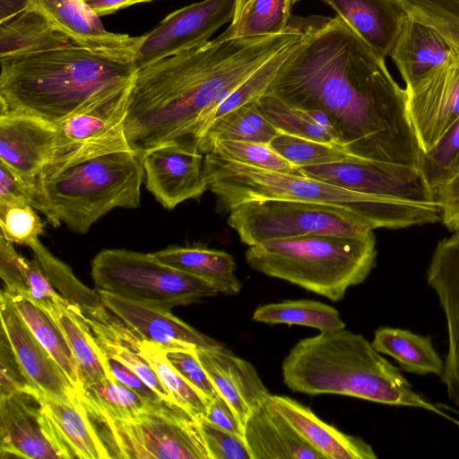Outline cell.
Instances as JSON below:
<instances>
[{
	"label": "cell",
	"mask_w": 459,
	"mask_h": 459,
	"mask_svg": "<svg viewBox=\"0 0 459 459\" xmlns=\"http://www.w3.org/2000/svg\"><path fill=\"white\" fill-rule=\"evenodd\" d=\"M295 26L302 36L264 93L324 112L351 155L419 168L407 93L385 59L339 16Z\"/></svg>",
	"instance_id": "obj_1"
},
{
	"label": "cell",
	"mask_w": 459,
	"mask_h": 459,
	"mask_svg": "<svg viewBox=\"0 0 459 459\" xmlns=\"http://www.w3.org/2000/svg\"><path fill=\"white\" fill-rule=\"evenodd\" d=\"M302 33L217 38L137 70L126 118L131 149L142 155L173 142H195L221 100ZM198 145V144H197Z\"/></svg>",
	"instance_id": "obj_2"
},
{
	"label": "cell",
	"mask_w": 459,
	"mask_h": 459,
	"mask_svg": "<svg viewBox=\"0 0 459 459\" xmlns=\"http://www.w3.org/2000/svg\"><path fill=\"white\" fill-rule=\"evenodd\" d=\"M0 64V110L53 125L128 88L137 72L75 44Z\"/></svg>",
	"instance_id": "obj_3"
},
{
	"label": "cell",
	"mask_w": 459,
	"mask_h": 459,
	"mask_svg": "<svg viewBox=\"0 0 459 459\" xmlns=\"http://www.w3.org/2000/svg\"><path fill=\"white\" fill-rule=\"evenodd\" d=\"M284 384L307 394H339L422 409L455 421L424 396L363 335L345 328L297 342L282 363Z\"/></svg>",
	"instance_id": "obj_4"
},
{
	"label": "cell",
	"mask_w": 459,
	"mask_h": 459,
	"mask_svg": "<svg viewBox=\"0 0 459 459\" xmlns=\"http://www.w3.org/2000/svg\"><path fill=\"white\" fill-rule=\"evenodd\" d=\"M208 190L230 212L247 202L289 200L342 208L372 230H399L441 221L439 205L377 197L304 175L272 171L230 161L212 153L204 159Z\"/></svg>",
	"instance_id": "obj_5"
},
{
	"label": "cell",
	"mask_w": 459,
	"mask_h": 459,
	"mask_svg": "<svg viewBox=\"0 0 459 459\" xmlns=\"http://www.w3.org/2000/svg\"><path fill=\"white\" fill-rule=\"evenodd\" d=\"M376 238L308 235L249 247L246 262L254 270L315 292L332 301L365 281L376 265Z\"/></svg>",
	"instance_id": "obj_6"
},
{
	"label": "cell",
	"mask_w": 459,
	"mask_h": 459,
	"mask_svg": "<svg viewBox=\"0 0 459 459\" xmlns=\"http://www.w3.org/2000/svg\"><path fill=\"white\" fill-rule=\"evenodd\" d=\"M143 158L133 150L111 152L44 179L39 212L55 227L63 222L85 234L111 210L137 208L144 178Z\"/></svg>",
	"instance_id": "obj_7"
},
{
	"label": "cell",
	"mask_w": 459,
	"mask_h": 459,
	"mask_svg": "<svg viewBox=\"0 0 459 459\" xmlns=\"http://www.w3.org/2000/svg\"><path fill=\"white\" fill-rule=\"evenodd\" d=\"M98 290L168 309L219 294L212 283L157 260L152 253L104 249L91 261Z\"/></svg>",
	"instance_id": "obj_8"
},
{
	"label": "cell",
	"mask_w": 459,
	"mask_h": 459,
	"mask_svg": "<svg viewBox=\"0 0 459 459\" xmlns=\"http://www.w3.org/2000/svg\"><path fill=\"white\" fill-rule=\"evenodd\" d=\"M85 411L109 458L210 459L198 420L180 408L147 410L131 419Z\"/></svg>",
	"instance_id": "obj_9"
},
{
	"label": "cell",
	"mask_w": 459,
	"mask_h": 459,
	"mask_svg": "<svg viewBox=\"0 0 459 459\" xmlns=\"http://www.w3.org/2000/svg\"><path fill=\"white\" fill-rule=\"evenodd\" d=\"M228 224L248 247L308 235L361 237L374 230L337 206L274 199L250 201L232 208Z\"/></svg>",
	"instance_id": "obj_10"
},
{
	"label": "cell",
	"mask_w": 459,
	"mask_h": 459,
	"mask_svg": "<svg viewBox=\"0 0 459 459\" xmlns=\"http://www.w3.org/2000/svg\"><path fill=\"white\" fill-rule=\"evenodd\" d=\"M132 86L55 125V147L42 181L87 160L132 150L125 129Z\"/></svg>",
	"instance_id": "obj_11"
},
{
	"label": "cell",
	"mask_w": 459,
	"mask_h": 459,
	"mask_svg": "<svg viewBox=\"0 0 459 459\" xmlns=\"http://www.w3.org/2000/svg\"><path fill=\"white\" fill-rule=\"evenodd\" d=\"M299 171L301 175L360 194L409 203L437 204L420 169L412 166L356 158L300 167Z\"/></svg>",
	"instance_id": "obj_12"
},
{
	"label": "cell",
	"mask_w": 459,
	"mask_h": 459,
	"mask_svg": "<svg viewBox=\"0 0 459 459\" xmlns=\"http://www.w3.org/2000/svg\"><path fill=\"white\" fill-rule=\"evenodd\" d=\"M236 0H203L169 13L142 36L134 64L136 70L210 40L221 26L232 22Z\"/></svg>",
	"instance_id": "obj_13"
},
{
	"label": "cell",
	"mask_w": 459,
	"mask_h": 459,
	"mask_svg": "<svg viewBox=\"0 0 459 459\" xmlns=\"http://www.w3.org/2000/svg\"><path fill=\"white\" fill-rule=\"evenodd\" d=\"M56 126L39 118L0 110V163L27 188L39 211L44 169L53 152Z\"/></svg>",
	"instance_id": "obj_14"
},
{
	"label": "cell",
	"mask_w": 459,
	"mask_h": 459,
	"mask_svg": "<svg viewBox=\"0 0 459 459\" xmlns=\"http://www.w3.org/2000/svg\"><path fill=\"white\" fill-rule=\"evenodd\" d=\"M0 454L3 458L69 459L44 410L39 392L0 395Z\"/></svg>",
	"instance_id": "obj_15"
},
{
	"label": "cell",
	"mask_w": 459,
	"mask_h": 459,
	"mask_svg": "<svg viewBox=\"0 0 459 459\" xmlns=\"http://www.w3.org/2000/svg\"><path fill=\"white\" fill-rule=\"evenodd\" d=\"M407 109L423 152L459 120V57L405 87Z\"/></svg>",
	"instance_id": "obj_16"
},
{
	"label": "cell",
	"mask_w": 459,
	"mask_h": 459,
	"mask_svg": "<svg viewBox=\"0 0 459 459\" xmlns=\"http://www.w3.org/2000/svg\"><path fill=\"white\" fill-rule=\"evenodd\" d=\"M204 156L195 142H173L143 158L145 186L166 209L199 198L208 190Z\"/></svg>",
	"instance_id": "obj_17"
},
{
	"label": "cell",
	"mask_w": 459,
	"mask_h": 459,
	"mask_svg": "<svg viewBox=\"0 0 459 459\" xmlns=\"http://www.w3.org/2000/svg\"><path fill=\"white\" fill-rule=\"evenodd\" d=\"M436 246L427 270V282L443 310L447 353L440 377L449 400L459 409V230Z\"/></svg>",
	"instance_id": "obj_18"
},
{
	"label": "cell",
	"mask_w": 459,
	"mask_h": 459,
	"mask_svg": "<svg viewBox=\"0 0 459 459\" xmlns=\"http://www.w3.org/2000/svg\"><path fill=\"white\" fill-rule=\"evenodd\" d=\"M80 47L116 59L133 62L142 36L114 33L83 0H25Z\"/></svg>",
	"instance_id": "obj_19"
},
{
	"label": "cell",
	"mask_w": 459,
	"mask_h": 459,
	"mask_svg": "<svg viewBox=\"0 0 459 459\" xmlns=\"http://www.w3.org/2000/svg\"><path fill=\"white\" fill-rule=\"evenodd\" d=\"M97 292L105 307L141 339L156 343L167 351H197L223 346L175 316L170 310L133 301L98 289Z\"/></svg>",
	"instance_id": "obj_20"
},
{
	"label": "cell",
	"mask_w": 459,
	"mask_h": 459,
	"mask_svg": "<svg viewBox=\"0 0 459 459\" xmlns=\"http://www.w3.org/2000/svg\"><path fill=\"white\" fill-rule=\"evenodd\" d=\"M0 318L14 355L30 384L39 393L64 400L78 398L63 369L31 333L9 298L1 291Z\"/></svg>",
	"instance_id": "obj_21"
},
{
	"label": "cell",
	"mask_w": 459,
	"mask_h": 459,
	"mask_svg": "<svg viewBox=\"0 0 459 459\" xmlns=\"http://www.w3.org/2000/svg\"><path fill=\"white\" fill-rule=\"evenodd\" d=\"M196 354L218 394L229 403L245 427L250 414L270 395L257 371L224 346L197 350Z\"/></svg>",
	"instance_id": "obj_22"
},
{
	"label": "cell",
	"mask_w": 459,
	"mask_h": 459,
	"mask_svg": "<svg viewBox=\"0 0 459 459\" xmlns=\"http://www.w3.org/2000/svg\"><path fill=\"white\" fill-rule=\"evenodd\" d=\"M278 411L312 448L325 459H376L372 446L361 437L347 435L320 420L296 400L270 394L264 402Z\"/></svg>",
	"instance_id": "obj_23"
},
{
	"label": "cell",
	"mask_w": 459,
	"mask_h": 459,
	"mask_svg": "<svg viewBox=\"0 0 459 459\" xmlns=\"http://www.w3.org/2000/svg\"><path fill=\"white\" fill-rule=\"evenodd\" d=\"M379 56L395 45L409 13L399 0H322Z\"/></svg>",
	"instance_id": "obj_24"
},
{
	"label": "cell",
	"mask_w": 459,
	"mask_h": 459,
	"mask_svg": "<svg viewBox=\"0 0 459 459\" xmlns=\"http://www.w3.org/2000/svg\"><path fill=\"white\" fill-rule=\"evenodd\" d=\"M390 56L406 87L459 57L437 30L411 16L404 22Z\"/></svg>",
	"instance_id": "obj_25"
},
{
	"label": "cell",
	"mask_w": 459,
	"mask_h": 459,
	"mask_svg": "<svg viewBox=\"0 0 459 459\" xmlns=\"http://www.w3.org/2000/svg\"><path fill=\"white\" fill-rule=\"evenodd\" d=\"M244 429L252 459H325L265 403L250 414Z\"/></svg>",
	"instance_id": "obj_26"
},
{
	"label": "cell",
	"mask_w": 459,
	"mask_h": 459,
	"mask_svg": "<svg viewBox=\"0 0 459 459\" xmlns=\"http://www.w3.org/2000/svg\"><path fill=\"white\" fill-rule=\"evenodd\" d=\"M74 44L44 14L31 7L0 22V63Z\"/></svg>",
	"instance_id": "obj_27"
},
{
	"label": "cell",
	"mask_w": 459,
	"mask_h": 459,
	"mask_svg": "<svg viewBox=\"0 0 459 459\" xmlns=\"http://www.w3.org/2000/svg\"><path fill=\"white\" fill-rule=\"evenodd\" d=\"M44 308L57 323L67 341L78 368L82 388L115 379L81 309L65 298L56 299Z\"/></svg>",
	"instance_id": "obj_28"
},
{
	"label": "cell",
	"mask_w": 459,
	"mask_h": 459,
	"mask_svg": "<svg viewBox=\"0 0 459 459\" xmlns=\"http://www.w3.org/2000/svg\"><path fill=\"white\" fill-rule=\"evenodd\" d=\"M43 410L69 459H109L78 398L64 400L39 393Z\"/></svg>",
	"instance_id": "obj_29"
},
{
	"label": "cell",
	"mask_w": 459,
	"mask_h": 459,
	"mask_svg": "<svg viewBox=\"0 0 459 459\" xmlns=\"http://www.w3.org/2000/svg\"><path fill=\"white\" fill-rule=\"evenodd\" d=\"M152 254L163 264L212 283L220 293L235 295L241 289L235 260L225 251L173 246Z\"/></svg>",
	"instance_id": "obj_30"
},
{
	"label": "cell",
	"mask_w": 459,
	"mask_h": 459,
	"mask_svg": "<svg viewBox=\"0 0 459 459\" xmlns=\"http://www.w3.org/2000/svg\"><path fill=\"white\" fill-rule=\"evenodd\" d=\"M372 346L393 358L404 372L441 377L445 361L433 346L430 336L410 330L382 326L375 330Z\"/></svg>",
	"instance_id": "obj_31"
},
{
	"label": "cell",
	"mask_w": 459,
	"mask_h": 459,
	"mask_svg": "<svg viewBox=\"0 0 459 459\" xmlns=\"http://www.w3.org/2000/svg\"><path fill=\"white\" fill-rule=\"evenodd\" d=\"M2 291L9 298L36 339L63 369L79 394L82 382L78 368L57 323L43 307L30 298L6 288Z\"/></svg>",
	"instance_id": "obj_32"
},
{
	"label": "cell",
	"mask_w": 459,
	"mask_h": 459,
	"mask_svg": "<svg viewBox=\"0 0 459 459\" xmlns=\"http://www.w3.org/2000/svg\"><path fill=\"white\" fill-rule=\"evenodd\" d=\"M0 275L6 289L20 292L43 307L63 298L53 287L38 260H27L0 237Z\"/></svg>",
	"instance_id": "obj_33"
},
{
	"label": "cell",
	"mask_w": 459,
	"mask_h": 459,
	"mask_svg": "<svg viewBox=\"0 0 459 459\" xmlns=\"http://www.w3.org/2000/svg\"><path fill=\"white\" fill-rule=\"evenodd\" d=\"M253 320L264 324L304 325L328 332L345 328L340 313L327 304L310 300H285L258 307L253 313Z\"/></svg>",
	"instance_id": "obj_34"
},
{
	"label": "cell",
	"mask_w": 459,
	"mask_h": 459,
	"mask_svg": "<svg viewBox=\"0 0 459 459\" xmlns=\"http://www.w3.org/2000/svg\"><path fill=\"white\" fill-rule=\"evenodd\" d=\"M280 132L259 111L256 101L243 105L214 121L198 140L201 151L218 140L270 143Z\"/></svg>",
	"instance_id": "obj_35"
},
{
	"label": "cell",
	"mask_w": 459,
	"mask_h": 459,
	"mask_svg": "<svg viewBox=\"0 0 459 459\" xmlns=\"http://www.w3.org/2000/svg\"><path fill=\"white\" fill-rule=\"evenodd\" d=\"M290 0H250L219 37L220 40L272 36L288 30Z\"/></svg>",
	"instance_id": "obj_36"
},
{
	"label": "cell",
	"mask_w": 459,
	"mask_h": 459,
	"mask_svg": "<svg viewBox=\"0 0 459 459\" xmlns=\"http://www.w3.org/2000/svg\"><path fill=\"white\" fill-rule=\"evenodd\" d=\"M78 395L87 411L110 419H131L147 410H155L117 379L86 385Z\"/></svg>",
	"instance_id": "obj_37"
},
{
	"label": "cell",
	"mask_w": 459,
	"mask_h": 459,
	"mask_svg": "<svg viewBox=\"0 0 459 459\" xmlns=\"http://www.w3.org/2000/svg\"><path fill=\"white\" fill-rule=\"evenodd\" d=\"M29 247L56 291L78 307L84 316H92L105 307L98 292L83 285L72 269L52 255L39 239L31 243Z\"/></svg>",
	"instance_id": "obj_38"
},
{
	"label": "cell",
	"mask_w": 459,
	"mask_h": 459,
	"mask_svg": "<svg viewBox=\"0 0 459 459\" xmlns=\"http://www.w3.org/2000/svg\"><path fill=\"white\" fill-rule=\"evenodd\" d=\"M299 39L290 43L273 55L239 86L211 109L200 126L196 137L197 143L204 131L214 121L243 105L256 101L258 98L266 91L274 76L290 56Z\"/></svg>",
	"instance_id": "obj_39"
},
{
	"label": "cell",
	"mask_w": 459,
	"mask_h": 459,
	"mask_svg": "<svg viewBox=\"0 0 459 459\" xmlns=\"http://www.w3.org/2000/svg\"><path fill=\"white\" fill-rule=\"evenodd\" d=\"M140 352L152 368L175 404L195 420L203 419L209 402L174 368L166 350L146 340H141Z\"/></svg>",
	"instance_id": "obj_40"
},
{
	"label": "cell",
	"mask_w": 459,
	"mask_h": 459,
	"mask_svg": "<svg viewBox=\"0 0 459 459\" xmlns=\"http://www.w3.org/2000/svg\"><path fill=\"white\" fill-rule=\"evenodd\" d=\"M256 106L280 133L339 145L331 134L314 122L306 109L287 104L268 93L258 98Z\"/></svg>",
	"instance_id": "obj_41"
},
{
	"label": "cell",
	"mask_w": 459,
	"mask_h": 459,
	"mask_svg": "<svg viewBox=\"0 0 459 459\" xmlns=\"http://www.w3.org/2000/svg\"><path fill=\"white\" fill-rule=\"evenodd\" d=\"M200 152L254 168L301 175L299 168L281 157L270 143L218 140L210 143Z\"/></svg>",
	"instance_id": "obj_42"
},
{
	"label": "cell",
	"mask_w": 459,
	"mask_h": 459,
	"mask_svg": "<svg viewBox=\"0 0 459 459\" xmlns=\"http://www.w3.org/2000/svg\"><path fill=\"white\" fill-rule=\"evenodd\" d=\"M270 144L281 157L299 168L343 162L359 158L340 145L284 133H279Z\"/></svg>",
	"instance_id": "obj_43"
},
{
	"label": "cell",
	"mask_w": 459,
	"mask_h": 459,
	"mask_svg": "<svg viewBox=\"0 0 459 459\" xmlns=\"http://www.w3.org/2000/svg\"><path fill=\"white\" fill-rule=\"evenodd\" d=\"M417 21L437 30L459 56V0H399Z\"/></svg>",
	"instance_id": "obj_44"
},
{
	"label": "cell",
	"mask_w": 459,
	"mask_h": 459,
	"mask_svg": "<svg viewBox=\"0 0 459 459\" xmlns=\"http://www.w3.org/2000/svg\"><path fill=\"white\" fill-rule=\"evenodd\" d=\"M459 167V120L421 154L420 170L435 195L436 190Z\"/></svg>",
	"instance_id": "obj_45"
},
{
	"label": "cell",
	"mask_w": 459,
	"mask_h": 459,
	"mask_svg": "<svg viewBox=\"0 0 459 459\" xmlns=\"http://www.w3.org/2000/svg\"><path fill=\"white\" fill-rule=\"evenodd\" d=\"M35 210L27 202L0 204V237L27 247L39 239L44 224Z\"/></svg>",
	"instance_id": "obj_46"
},
{
	"label": "cell",
	"mask_w": 459,
	"mask_h": 459,
	"mask_svg": "<svg viewBox=\"0 0 459 459\" xmlns=\"http://www.w3.org/2000/svg\"><path fill=\"white\" fill-rule=\"evenodd\" d=\"M210 459H252L244 437L198 420Z\"/></svg>",
	"instance_id": "obj_47"
},
{
	"label": "cell",
	"mask_w": 459,
	"mask_h": 459,
	"mask_svg": "<svg viewBox=\"0 0 459 459\" xmlns=\"http://www.w3.org/2000/svg\"><path fill=\"white\" fill-rule=\"evenodd\" d=\"M166 355L174 368L208 402L218 394L198 359L196 351L166 350Z\"/></svg>",
	"instance_id": "obj_48"
},
{
	"label": "cell",
	"mask_w": 459,
	"mask_h": 459,
	"mask_svg": "<svg viewBox=\"0 0 459 459\" xmlns=\"http://www.w3.org/2000/svg\"><path fill=\"white\" fill-rule=\"evenodd\" d=\"M104 355L108 369L113 377L138 394L151 408L155 410L180 408L178 405L170 403L163 399L156 391L150 387L126 365L110 356L106 354Z\"/></svg>",
	"instance_id": "obj_49"
},
{
	"label": "cell",
	"mask_w": 459,
	"mask_h": 459,
	"mask_svg": "<svg viewBox=\"0 0 459 459\" xmlns=\"http://www.w3.org/2000/svg\"><path fill=\"white\" fill-rule=\"evenodd\" d=\"M0 395L7 394L17 390H36L25 377L10 342L2 329L0 338Z\"/></svg>",
	"instance_id": "obj_50"
},
{
	"label": "cell",
	"mask_w": 459,
	"mask_h": 459,
	"mask_svg": "<svg viewBox=\"0 0 459 459\" xmlns=\"http://www.w3.org/2000/svg\"><path fill=\"white\" fill-rule=\"evenodd\" d=\"M441 221L451 231L459 230V167L435 192Z\"/></svg>",
	"instance_id": "obj_51"
},
{
	"label": "cell",
	"mask_w": 459,
	"mask_h": 459,
	"mask_svg": "<svg viewBox=\"0 0 459 459\" xmlns=\"http://www.w3.org/2000/svg\"><path fill=\"white\" fill-rule=\"evenodd\" d=\"M203 419L221 429L244 437V425L229 403L220 394L209 402Z\"/></svg>",
	"instance_id": "obj_52"
},
{
	"label": "cell",
	"mask_w": 459,
	"mask_h": 459,
	"mask_svg": "<svg viewBox=\"0 0 459 459\" xmlns=\"http://www.w3.org/2000/svg\"><path fill=\"white\" fill-rule=\"evenodd\" d=\"M27 202L31 205V197L27 188L2 163H0V204Z\"/></svg>",
	"instance_id": "obj_53"
},
{
	"label": "cell",
	"mask_w": 459,
	"mask_h": 459,
	"mask_svg": "<svg viewBox=\"0 0 459 459\" xmlns=\"http://www.w3.org/2000/svg\"><path fill=\"white\" fill-rule=\"evenodd\" d=\"M100 17L148 0H83Z\"/></svg>",
	"instance_id": "obj_54"
},
{
	"label": "cell",
	"mask_w": 459,
	"mask_h": 459,
	"mask_svg": "<svg viewBox=\"0 0 459 459\" xmlns=\"http://www.w3.org/2000/svg\"><path fill=\"white\" fill-rule=\"evenodd\" d=\"M249 1L250 0H236L235 14L232 21H234L238 16L240 12L249 3Z\"/></svg>",
	"instance_id": "obj_55"
},
{
	"label": "cell",
	"mask_w": 459,
	"mask_h": 459,
	"mask_svg": "<svg viewBox=\"0 0 459 459\" xmlns=\"http://www.w3.org/2000/svg\"><path fill=\"white\" fill-rule=\"evenodd\" d=\"M298 1H300V0H290V3H291V4H295L296 2H298Z\"/></svg>",
	"instance_id": "obj_56"
},
{
	"label": "cell",
	"mask_w": 459,
	"mask_h": 459,
	"mask_svg": "<svg viewBox=\"0 0 459 459\" xmlns=\"http://www.w3.org/2000/svg\"><path fill=\"white\" fill-rule=\"evenodd\" d=\"M455 423H456L458 425V427H459V421L455 420Z\"/></svg>",
	"instance_id": "obj_57"
},
{
	"label": "cell",
	"mask_w": 459,
	"mask_h": 459,
	"mask_svg": "<svg viewBox=\"0 0 459 459\" xmlns=\"http://www.w3.org/2000/svg\"><path fill=\"white\" fill-rule=\"evenodd\" d=\"M151 1H152V0H148V2H151Z\"/></svg>",
	"instance_id": "obj_58"
}]
</instances>
